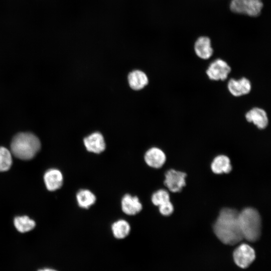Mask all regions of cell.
Returning <instances> with one entry per match:
<instances>
[{"label": "cell", "instance_id": "6da1fadb", "mask_svg": "<svg viewBox=\"0 0 271 271\" xmlns=\"http://www.w3.org/2000/svg\"><path fill=\"white\" fill-rule=\"evenodd\" d=\"M239 212L234 209L223 208L219 213L213 230L217 238L223 243L234 245L243 239L241 231Z\"/></svg>", "mask_w": 271, "mask_h": 271}, {"label": "cell", "instance_id": "7a4b0ae2", "mask_svg": "<svg viewBox=\"0 0 271 271\" xmlns=\"http://www.w3.org/2000/svg\"><path fill=\"white\" fill-rule=\"evenodd\" d=\"M41 148L39 139L30 132H21L16 134L11 145L12 154L17 158L24 160L32 159Z\"/></svg>", "mask_w": 271, "mask_h": 271}, {"label": "cell", "instance_id": "3957f363", "mask_svg": "<svg viewBox=\"0 0 271 271\" xmlns=\"http://www.w3.org/2000/svg\"><path fill=\"white\" fill-rule=\"evenodd\" d=\"M239 225L243 238L250 242L257 241L261 234V218L255 209L247 207L239 212Z\"/></svg>", "mask_w": 271, "mask_h": 271}, {"label": "cell", "instance_id": "277c9868", "mask_svg": "<svg viewBox=\"0 0 271 271\" xmlns=\"http://www.w3.org/2000/svg\"><path fill=\"white\" fill-rule=\"evenodd\" d=\"M262 8V0H231L230 4L232 12L251 17L258 16Z\"/></svg>", "mask_w": 271, "mask_h": 271}, {"label": "cell", "instance_id": "5b68a950", "mask_svg": "<svg viewBox=\"0 0 271 271\" xmlns=\"http://www.w3.org/2000/svg\"><path fill=\"white\" fill-rule=\"evenodd\" d=\"M231 71L229 64L223 59L218 58L208 66L206 74L208 78L213 81H224Z\"/></svg>", "mask_w": 271, "mask_h": 271}, {"label": "cell", "instance_id": "8992f818", "mask_svg": "<svg viewBox=\"0 0 271 271\" xmlns=\"http://www.w3.org/2000/svg\"><path fill=\"white\" fill-rule=\"evenodd\" d=\"M233 257L236 264L245 268L248 267L255 258L254 249L249 245L242 243L233 251Z\"/></svg>", "mask_w": 271, "mask_h": 271}, {"label": "cell", "instance_id": "52a82bcc", "mask_svg": "<svg viewBox=\"0 0 271 271\" xmlns=\"http://www.w3.org/2000/svg\"><path fill=\"white\" fill-rule=\"evenodd\" d=\"M186 174L184 172L170 169L165 174L164 183L170 191L178 192L186 185Z\"/></svg>", "mask_w": 271, "mask_h": 271}, {"label": "cell", "instance_id": "ba28073f", "mask_svg": "<svg viewBox=\"0 0 271 271\" xmlns=\"http://www.w3.org/2000/svg\"><path fill=\"white\" fill-rule=\"evenodd\" d=\"M120 207L123 213L128 216L138 214L143 208L140 198L137 196L130 194H125L122 197Z\"/></svg>", "mask_w": 271, "mask_h": 271}, {"label": "cell", "instance_id": "9c48e42d", "mask_svg": "<svg viewBox=\"0 0 271 271\" xmlns=\"http://www.w3.org/2000/svg\"><path fill=\"white\" fill-rule=\"evenodd\" d=\"M86 150L89 153L99 154L106 149V143L102 134L99 132H94L83 139Z\"/></svg>", "mask_w": 271, "mask_h": 271}, {"label": "cell", "instance_id": "30bf717a", "mask_svg": "<svg viewBox=\"0 0 271 271\" xmlns=\"http://www.w3.org/2000/svg\"><path fill=\"white\" fill-rule=\"evenodd\" d=\"M250 81L246 77L236 79L231 78L227 83V89L230 93L235 97H239L249 94L251 90Z\"/></svg>", "mask_w": 271, "mask_h": 271}, {"label": "cell", "instance_id": "8fae6325", "mask_svg": "<svg viewBox=\"0 0 271 271\" xmlns=\"http://www.w3.org/2000/svg\"><path fill=\"white\" fill-rule=\"evenodd\" d=\"M247 121L253 123L259 129H265L268 124V118L266 112L257 107L252 108L245 114Z\"/></svg>", "mask_w": 271, "mask_h": 271}, {"label": "cell", "instance_id": "7c38bea8", "mask_svg": "<svg viewBox=\"0 0 271 271\" xmlns=\"http://www.w3.org/2000/svg\"><path fill=\"white\" fill-rule=\"evenodd\" d=\"M144 159L145 163L149 167L154 169H159L165 164L166 156L161 149L152 147L146 152Z\"/></svg>", "mask_w": 271, "mask_h": 271}, {"label": "cell", "instance_id": "4fadbf2b", "mask_svg": "<svg viewBox=\"0 0 271 271\" xmlns=\"http://www.w3.org/2000/svg\"><path fill=\"white\" fill-rule=\"evenodd\" d=\"M44 181L48 190L55 191L60 188L63 185V174L58 169H50L45 173Z\"/></svg>", "mask_w": 271, "mask_h": 271}, {"label": "cell", "instance_id": "5bb4252c", "mask_svg": "<svg viewBox=\"0 0 271 271\" xmlns=\"http://www.w3.org/2000/svg\"><path fill=\"white\" fill-rule=\"evenodd\" d=\"M194 48L196 55L203 60L209 59L213 53L211 40L206 36L198 38L195 43Z\"/></svg>", "mask_w": 271, "mask_h": 271}, {"label": "cell", "instance_id": "9a60e30c", "mask_svg": "<svg viewBox=\"0 0 271 271\" xmlns=\"http://www.w3.org/2000/svg\"><path fill=\"white\" fill-rule=\"evenodd\" d=\"M78 206L84 209H88L94 205L96 202V196L93 192L88 189H81L76 194Z\"/></svg>", "mask_w": 271, "mask_h": 271}, {"label": "cell", "instance_id": "2e32d148", "mask_svg": "<svg viewBox=\"0 0 271 271\" xmlns=\"http://www.w3.org/2000/svg\"><path fill=\"white\" fill-rule=\"evenodd\" d=\"M128 82L130 88L134 90H140L145 87L149 82L148 78L144 72L136 70L129 73Z\"/></svg>", "mask_w": 271, "mask_h": 271}, {"label": "cell", "instance_id": "e0dca14e", "mask_svg": "<svg viewBox=\"0 0 271 271\" xmlns=\"http://www.w3.org/2000/svg\"><path fill=\"white\" fill-rule=\"evenodd\" d=\"M111 230L115 238L122 239L129 235L131 230V227L127 220L119 219L114 221L111 224Z\"/></svg>", "mask_w": 271, "mask_h": 271}, {"label": "cell", "instance_id": "ac0fdd59", "mask_svg": "<svg viewBox=\"0 0 271 271\" xmlns=\"http://www.w3.org/2000/svg\"><path fill=\"white\" fill-rule=\"evenodd\" d=\"M211 167L213 173L217 174L228 173L232 169L230 159L225 155H219L215 157Z\"/></svg>", "mask_w": 271, "mask_h": 271}, {"label": "cell", "instance_id": "d6986e66", "mask_svg": "<svg viewBox=\"0 0 271 271\" xmlns=\"http://www.w3.org/2000/svg\"><path fill=\"white\" fill-rule=\"evenodd\" d=\"M14 223L16 228L21 233L31 231L36 225L35 222L27 216L16 217Z\"/></svg>", "mask_w": 271, "mask_h": 271}, {"label": "cell", "instance_id": "ffe728a7", "mask_svg": "<svg viewBox=\"0 0 271 271\" xmlns=\"http://www.w3.org/2000/svg\"><path fill=\"white\" fill-rule=\"evenodd\" d=\"M12 164L11 152L4 147H0V172L9 170Z\"/></svg>", "mask_w": 271, "mask_h": 271}, {"label": "cell", "instance_id": "44dd1931", "mask_svg": "<svg viewBox=\"0 0 271 271\" xmlns=\"http://www.w3.org/2000/svg\"><path fill=\"white\" fill-rule=\"evenodd\" d=\"M151 200L153 205L158 207L160 205L170 201V195L166 190L159 189L153 193Z\"/></svg>", "mask_w": 271, "mask_h": 271}, {"label": "cell", "instance_id": "7402d4cb", "mask_svg": "<svg viewBox=\"0 0 271 271\" xmlns=\"http://www.w3.org/2000/svg\"><path fill=\"white\" fill-rule=\"evenodd\" d=\"M160 213L164 216L170 215L174 211V207L170 200L158 206Z\"/></svg>", "mask_w": 271, "mask_h": 271}, {"label": "cell", "instance_id": "603a6c76", "mask_svg": "<svg viewBox=\"0 0 271 271\" xmlns=\"http://www.w3.org/2000/svg\"><path fill=\"white\" fill-rule=\"evenodd\" d=\"M37 271H58L52 268L45 267L38 269Z\"/></svg>", "mask_w": 271, "mask_h": 271}]
</instances>
